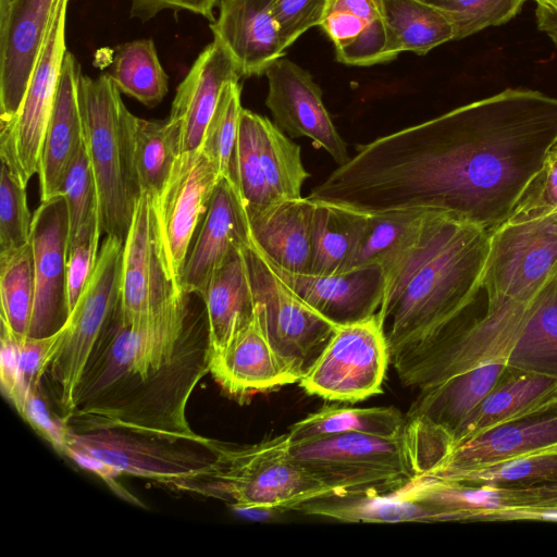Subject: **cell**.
Instances as JSON below:
<instances>
[{
  "label": "cell",
  "instance_id": "cell-44",
  "mask_svg": "<svg viewBox=\"0 0 557 557\" xmlns=\"http://www.w3.org/2000/svg\"><path fill=\"white\" fill-rule=\"evenodd\" d=\"M26 186L1 161L0 175V252L17 249L30 240L32 221Z\"/></svg>",
  "mask_w": 557,
  "mask_h": 557
},
{
  "label": "cell",
  "instance_id": "cell-21",
  "mask_svg": "<svg viewBox=\"0 0 557 557\" xmlns=\"http://www.w3.org/2000/svg\"><path fill=\"white\" fill-rule=\"evenodd\" d=\"M273 0H220L209 27L235 61L240 77L259 76L285 47L272 10Z\"/></svg>",
  "mask_w": 557,
  "mask_h": 557
},
{
  "label": "cell",
  "instance_id": "cell-41",
  "mask_svg": "<svg viewBox=\"0 0 557 557\" xmlns=\"http://www.w3.org/2000/svg\"><path fill=\"white\" fill-rule=\"evenodd\" d=\"M240 94L239 82L224 85L200 147L218 165L221 174L228 177L243 109Z\"/></svg>",
  "mask_w": 557,
  "mask_h": 557
},
{
  "label": "cell",
  "instance_id": "cell-12",
  "mask_svg": "<svg viewBox=\"0 0 557 557\" xmlns=\"http://www.w3.org/2000/svg\"><path fill=\"white\" fill-rule=\"evenodd\" d=\"M557 268V210L508 218L490 232L482 289L487 304L521 297Z\"/></svg>",
  "mask_w": 557,
  "mask_h": 557
},
{
  "label": "cell",
  "instance_id": "cell-8",
  "mask_svg": "<svg viewBox=\"0 0 557 557\" xmlns=\"http://www.w3.org/2000/svg\"><path fill=\"white\" fill-rule=\"evenodd\" d=\"M295 461L341 496L401 490L416 476L404 434L345 433L290 443Z\"/></svg>",
  "mask_w": 557,
  "mask_h": 557
},
{
  "label": "cell",
  "instance_id": "cell-13",
  "mask_svg": "<svg viewBox=\"0 0 557 557\" xmlns=\"http://www.w3.org/2000/svg\"><path fill=\"white\" fill-rule=\"evenodd\" d=\"M69 0H59L16 117L0 126V158L27 185L38 172L41 146L66 53Z\"/></svg>",
  "mask_w": 557,
  "mask_h": 557
},
{
  "label": "cell",
  "instance_id": "cell-46",
  "mask_svg": "<svg viewBox=\"0 0 557 557\" xmlns=\"http://www.w3.org/2000/svg\"><path fill=\"white\" fill-rule=\"evenodd\" d=\"M61 194L67 202L71 240L86 220L98 210L96 183L85 143L66 171Z\"/></svg>",
  "mask_w": 557,
  "mask_h": 557
},
{
  "label": "cell",
  "instance_id": "cell-30",
  "mask_svg": "<svg viewBox=\"0 0 557 557\" xmlns=\"http://www.w3.org/2000/svg\"><path fill=\"white\" fill-rule=\"evenodd\" d=\"M158 252V231L152 197L141 193L124 242L121 296L122 319H140L151 312V284Z\"/></svg>",
  "mask_w": 557,
  "mask_h": 557
},
{
  "label": "cell",
  "instance_id": "cell-7",
  "mask_svg": "<svg viewBox=\"0 0 557 557\" xmlns=\"http://www.w3.org/2000/svg\"><path fill=\"white\" fill-rule=\"evenodd\" d=\"M64 455L113 487V479L124 473L185 492L215 461L210 438L170 440L124 429L70 430Z\"/></svg>",
  "mask_w": 557,
  "mask_h": 557
},
{
  "label": "cell",
  "instance_id": "cell-3",
  "mask_svg": "<svg viewBox=\"0 0 557 557\" xmlns=\"http://www.w3.org/2000/svg\"><path fill=\"white\" fill-rule=\"evenodd\" d=\"M490 231L429 210L414 239L382 267L377 311L391 360L460 318L482 290Z\"/></svg>",
  "mask_w": 557,
  "mask_h": 557
},
{
  "label": "cell",
  "instance_id": "cell-15",
  "mask_svg": "<svg viewBox=\"0 0 557 557\" xmlns=\"http://www.w3.org/2000/svg\"><path fill=\"white\" fill-rule=\"evenodd\" d=\"M221 176L218 165L200 148L182 152L162 191L152 197L164 256L177 278Z\"/></svg>",
  "mask_w": 557,
  "mask_h": 557
},
{
  "label": "cell",
  "instance_id": "cell-45",
  "mask_svg": "<svg viewBox=\"0 0 557 557\" xmlns=\"http://www.w3.org/2000/svg\"><path fill=\"white\" fill-rule=\"evenodd\" d=\"M100 235L98 210H96L70 240L66 262V294L70 313L95 269L99 255L97 251Z\"/></svg>",
  "mask_w": 557,
  "mask_h": 557
},
{
  "label": "cell",
  "instance_id": "cell-27",
  "mask_svg": "<svg viewBox=\"0 0 557 557\" xmlns=\"http://www.w3.org/2000/svg\"><path fill=\"white\" fill-rule=\"evenodd\" d=\"M556 445L554 411L488 429L453 448L434 469L421 475L470 470Z\"/></svg>",
  "mask_w": 557,
  "mask_h": 557
},
{
  "label": "cell",
  "instance_id": "cell-2",
  "mask_svg": "<svg viewBox=\"0 0 557 557\" xmlns=\"http://www.w3.org/2000/svg\"><path fill=\"white\" fill-rule=\"evenodd\" d=\"M191 295L178 286L132 321L116 308L76 389L65 422L71 431L124 429L170 440L205 438L186 414L194 389L210 373L206 311L194 310Z\"/></svg>",
  "mask_w": 557,
  "mask_h": 557
},
{
  "label": "cell",
  "instance_id": "cell-42",
  "mask_svg": "<svg viewBox=\"0 0 557 557\" xmlns=\"http://www.w3.org/2000/svg\"><path fill=\"white\" fill-rule=\"evenodd\" d=\"M443 13L455 28V40L463 39L515 17L528 0H419Z\"/></svg>",
  "mask_w": 557,
  "mask_h": 557
},
{
  "label": "cell",
  "instance_id": "cell-22",
  "mask_svg": "<svg viewBox=\"0 0 557 557\" xmlns=\"http://www.w3.org/2000/svg\"><path fill=\"white\" fill-rule=\"evenodd\" d=\"M274 269L300 298L337 326L377 313L383 299L385 280L380 265L332 275L296 274Z\"/></svg>",
  "mask_w": 557,
  "mask_h": 557
},
{
  "label": "cell",
  "instance_id": "cell-24",
  "mask_svg": "<svg viewBox=\"0 0 557 557\" xmlns=\"http://www.w3.org/2000/svg\"><path fill=\"white\" fill-rule=\"evenodd\" d=\"M320 27L333 41L336 60L347 65L385 63L403 52L380 0H329Z\"/></svg>",
  "mask_w": 557,
  "mask_h": 557
},
{
  "label": "cell",
  "instance_id": "cell-43",
  "mask_svg": "<svg viewBox=\"0 0 557 557\" xmlns=\"http://www.w3.org/2000/svg\"><path fill=\"white\" fill-rule=\"evenodd\" d=\"M63 326L55 333L44 337H26L15 339L14 380L8 399L18 413L30 393L38 392L41 380L58 351Z\"/></svg>",
  "mask_w": 557,
  "mask_h": 557
},
{
  "label": "cell",
  "instance_id": "cell-50",
  "mask_svg": "<svg viewBox=\"0 0 557 557\" xmlns=\"http://www.w3.org/2000/svg\"><path fill=\"white\" fill-rule=\"evenodd\" d=\"M20 414L59 453L64 454L70 430L61 419L51 417L38 392L28 395Z\"/></svg>",
  "mask_w": 557,
  "mask_h": 557
},
{
  "label": "cell",
  "instance_id": "cell-23",
  "mask_svg": "<svg viewBox=\"0 0 557 557\" xmlns=\"http://www.w3.org/2000/svg\"><path fill=\"white\" fill-rule=\"evenodd\" d=\"M240 78L235 61L218 40L201 50L176 88L169 116L181 125L182 152L201 147L222 88Z\"/></svg>",
  "mask_w": 557,
  "mask_h": 557
},
{
  "label": "cell",
  "instance_id": "cell-53",
  "mask_svg": "<svg viewBox=\"0 0 557 557\" xmlns=\"http://www.w3.org/2000/svg\"><path fill=\"white\" fill-rule=\"evenodd\" d=\"M533 1H537V0H533Z\"/></svg>",
  "mask_w": 557,
  "mask_h": 557
},
{
  "label": "cell",
  "instance_id": "cell-10",
  "mask_svg": "<svg viewBox=\"0 0 557 557\" xmlns=\"http://www.w3.org/2000/svg\"><path fill=\"white\" fill-rule=\"evenodd\" d=\"M243 252L261 325L274 350L300 380L326 347L337 325L287 285L252 238Z\"/></svg>",
  "mask_w": 557,
  "mask_h": 557
},
{
  "label": "cell",
  "instance_id": "cell-31",
  "mask_svg": "<svg viewBox=\"0 0 557 557\" xmlns=\"http://www.w3.org/2000/svg\"><path fill=\"white\" fill-rule=\"evenodd\" d=\"M312 201L314 208L310 274L332 275L348 272L366 231L368 213L332 202Z\"/></svg>",
  "mask_w": 557,
  "mask_h": 557
},
{
  "label": "cell",
  "instance_id": "cell-17",
  "mask_svg": "<svg viewBox=\"0 0 557 557\" xmlns=\"http://www.w3.org/2000/svg\"><path fill=\"white\" fill-rule=\"evenodd\" d=\"M269 90L265 106L274 124L290 138H309L338 165L349 161L347 145L337 132L322 100V90L311 74L282 57L265 71Z\"/></svg>",
  "mask_w": 557,
  "mask_h": 557
},
{
  "label": "cell",
  "instance_id": "cell-4",
  "mask_svg": "<svg viewBox=\"0 0 557 557\" xmlns=\"http://www.w3.org/2000/svg\"><path fill=\"white\" fill-rule=\"evenodd\" d=\"M487 362L557 379V268L521 297L487 304L476 318L465 312L392 364L403 385L419 391Z\"/></svg>",
  "mask_w": 557,
  "mask_h": 557
},
{
  "label": "cell",
  "instance_id": "cell-25",
  "mask_svg": "<svg viewBox=\"0 0 557 557\" xmlns=\"http://www.w3.org/2000/svg\"><path fill=\"white\" fill-rule=\"evenodd\" d=\"M82 74L75 55L66 51L52 112L39 159L40 201L61 195L64 176L84 143L77 84Z\"/></svg>",
  "mask_w": 557,
  "mask_h": 557
},
{
  "label": "cell",
  "instance_id": "cell-32",
  "mask_svg": "<svg viewBox=\"0 0 557 557\" xmlns=\"http://www.w3.org/2000/svg\"><path fill=\"white\" fill-rule=\"evenodd\" d=\"M298 511L349 523L442 522V515L394 493L346 495L308 503Z\"/></svg>",
  "mask_w": 557,
  "mask_h": 557
},
{
  "label": "cell",
  "instance_id": "cell-26",
  "mask_svg": "<svg viewBox=\"0 0 557 557\" xmlns=\"http://www.w3.org/2000/svg\"><path fill=\"white\" fill-rule=\"evenodd\" d=\"M313 208L312 200L300 197L247 212L252 240L277 269L310 274Z\"/></svg>",
  "mask_w": 557,
  "mask_h": 557
},
{
  "label": "cell",
  "instance_id": "cell-36",
  "mask_svg": "<svg viewBox=\"0 0 557 557\" xmlns=\"http://www.w3.org/2000/svg\"><path fill=\"white\" fill-rule=\"evenodd\" d=\"M108 75L121 94L148 108L160 104L169 92V76L151 38L119 46Z\"/></svg>",
  "mask_w": 557,
  "mask_h": 557
},
{
  "label": "cell",
  "instance_id": "cell-29",
  "mask_svg": "<svg viewBox=\"0 0 557 557\" xmlns=\"http://www.w3.org/2000/svg\"><path fill=\"white\" fill-rule=\"evenodd\" d=\"M208 323L210 358L224 350L256 315V302L243 248L213 271L200 295Z\"/></svg>",
  "mask_w": 557,
  "mask_h": 557
},
{
  "label": "cell",
  "instance_id": "cell-1",
  "mask_svg": "<svg viewBox=\"0 0 557 557\" xmlns=\"http://www.w3.org/2000/svg\"><path fill=\"white\" fill-rule=\"evenodd\" d=\"M557 144V98L507 88L356 146L308 198L373 213L426 209L492 231Z\"/></svg>",
  "mask_w": 557,
  "mask_h": 557
},
{
  "label": "cell",
  "instance_id": "cell-14",
  "mask_svg": "<svg viewBox=\"0 0 557 557\" xmlns=\"http://www.w3.org/2000/svg\"><path fill=\"white\" fill-rule=\"evenodd\" d=\"M440 511L446 521L533 518L557 509V481L507 485H468L419 476L404 492Z\"/></svg>",
  "mask_w": 557,
  "mask_h": 557
},
{
  "label": "cell",
  "instance_id": "cell-16",
  "mask_svg": "<svg viewBox=\"0 0 557 557\" xmlns=\"http://www.w3.org/2000/svg\"><path fill=\"white\" fill-rule=\"evenodd\" d=\"M29 242L35 299L28 336L44 337L59 331L70 314L66 294L70 218L63 194L40 201L33 216Z\"/></svg>",
  "mask_w": 557,
  "mask_h": 557
},
{
  "label": "cell",
  "instance_id": "cell-5",
  "mask_svg": "<svg viewBox=\"0 0 557 557\" xmlns=\"http://www.w3.org/2000/svg\"><path fill=\"white\" fill-rule=\"evenodd\" d=\"M215 461L186 492L214 497L242 511H298L317 499L341 496L299 466L287 433L255 444L210 438Z\"/></svg>",
  "mask_w": 557,
  "mask_h": 557
},
{
  "label": "cell",
  "instance_id": "cell-48",
  "mask_svg": "<svg viewBox=\"0 0 557 557\" xmlns=\"http://www.w3.org/2000/svg\"><path fill=\"white\" fill-rule=\"evenodd\" d=\"M554 210H557V160L548 157L508 218H523Z\"/></svg>",
  "mask_w": 557,
  "mask_h": 557
},
{
  "label": "cell",
  "instance_id": "cell-51",
  "mask_svg": "<svg viewBox=\"0 0 557 557\" xmlns=\"http://www.w3.org/2000/svg\"><path fill=\"white\" fill-rule=\"evenodd\" d=\"M535 2L537 28L557 46V0H537Z\"/></svg>",
  "mask_w": 557,
  "mask_h": 557
},
{
  "label": "cell",
  "instance_id": "cell-34",
  "mask_svg": "<svg viewBox=\"0 0 557 557\" xmlns=\"http://www.w3.org/2000/svg\"><path fill=\"white\" fill-rule=\"evenodd\" d=\"M405 425V413L393 406L329 405L292 424L287 434L290 443L345 433L396 437L404 434Z\"/></svg>",
  "mask_w": 557,
  "mask_h": 557
},
{
  "label": "cell",
  "instance_id": "cell-19",
  "mask_svg": "<svg viewBox=\"0 0 557 557\" xmlns=\"http://www.w3.org/2000/svg\"><path fill=\"white\" fill-rule=\"evenodd\" d=\"M251 239L248 213L242 196L228 176H221L202 225L178 275V286L200 296L213 271L235 249Z\"/></svg>",
  "mask_w": 557,
  "mask_h": 557
},
{
  "label": "cell",
  "instance_id": "cell-47",
  "mask_svg": "<svg viewBox=\"0 0 557 557\" xmlns=\"http://www.w3.org/2000/svg\"><path fill=\"white\" fill-rule=\"evenodd\" d=\"M329 0H273L272 10L285 48L320 26Z\"/></svg>",
  "mask_w": 557,
  "mask_h": 557
},
{
  "label": "cell",
  "instance_id": "cell-6",
  "mask_svg": "<svg viewBox=\"0 0 557 557\" xmlns=\"http://www.w3.org/2000/svg\"><path fill=\"white\" fill-rule=\"evenodd\" d=\"M84 143L97 191L100 234L125 242L141 191L134 163V114L108 73L81 74L77 84Z\"/></svg>",
  "mask_w": 557,
  "mask_h": 557
},
{
  "label": "cell",
  "instance_id": "cell-49",
  "mask_svg": "<svg viewBox=\"0 0 557 557\" xmlns=\"http://www.w3.org/2000/svg\"><path fill=\"white\" fill-rule=\"evenodd\" d=\"M129 16L146 23L162 11L188 12L213 22L220 0H128Z\"/></svg>",
  "mask_w": 557,
  "mask_h": 557
},
{
  "label": "cell",
  "instance_id": "cell-52",
  "mask_svg": "<svg viewBox=\"0 0 557 557\" xmlns=\"http://www.w3.org/2000/svg\"><path fill=\"white\" fill-rule=\"evenodd\" d=\"M549 158L554 159V160H557V144L554 146V148L552 149L550 153H549Z\"/></svg>",
  "mask_w": 557,
  "mask_h": 557
},
{
  "label": "cell",
  "instance_id": "cell-11",
  "mask_svg": "<svg viewBox=\"0 0 557 557\" xmlns=\"http://www.w3.org/2000/svg\"><path fill=\"white\" fill-rule=\"evenodd\" d=\"M391 363L388 344L379 313L338 325L299 386L311 396L358 403L382 393Z\"/></svg>",
  "mask_w": 557,
  "mask_h": 557
},
{
  "label": "cell",
  "instance_id": "cell-39",
  "mask_svg": "<svg viewBox=\"0 0 557 557\" xmlns=\"http://www.w3.org/2000/svg\"><path fill=\"white\" fill-rule=\"evenodd\" d=\"M429 210L407 209L368 213V223L350 269L383 267L417 236Z\"/></svg>",
  "mask_w": 557,
  "mask_h": 557
},
{
  "label": "cell",
  "instance_id": "cell-20",
  "mask_svg": "<svg viewBox=\"0 0 557 557\" xmlns=\"http://www.w3.org/2000/svg\"><path fill=\"white\" fill-rule=\"evenodd\" d=\"M210 374L222 389L244 404L258 394L298 383L271 345L257 314L231 341L210 358Z\"/></svg>",
  "mask_w": 557,
  "mask_h": 557
},
{
  "label": "cell",
  "instance_id": "cell-37",
  "mask_svg": "<svg viewBox=\"0 0 557 557\" xmlns=\"http://www.w3.org/2000/svg\"><path fill=\"white\" fill-rule=\"evenodd\" d=\"M386 24L401 51L425 54L455 40L451 22L436 9L419 0H380Z\"/></svg>",
  "mask_w": 557,
  "mask_h": 557
},
{
  "label": "cell",
  "instance_id": "cell-28",
  "mask_svg": "<svg viewBox=\"0 0 557 557\" xmlns=\"http://www.w3.org/2000/svg\"><path fill=\"white\" fill-rule=\"evenodd\" d=\"M554 411L557 379L507 372L455 432L450 450L488 429Z\"/></svg>",
  "mask_w": 557,
  "mask_h": 557
},
{
  "label": "cell",
  "instance_id": "cell-40",
  "mask_svg": "<svg viewBox=\"0 0 557 557\" xmlns=\"http://www.w3.org/2000/svg\"><path fill=\"white\" fill-rule=\"evenodd\" d=\"M425 476L468 485L557 481V445L470 470Z\"/></svg>",
  "mask_w": 557,
  "mask_h": 557
},
{
  "label": "cell",
  "instance_id": "cell-35",
  "mask_svg": "<svg viewBox=\"0 0 557 557\" xmlns=\"http://www.w3.org/2000/svg\"><path fill=\"white\" fill-rule=\"evenodd\" d=\"M134 163L141 193L157 197L182 153V129L169 117L150 121L134 116Z\"/></svg>",
  "mask_w": 557,
  "mask_h": 557
},
{
  "label": "cell",
  "instance_id": "cell-33",
  "mask_svg": "<svg viewBox=\"0 0 557 557\" xmlns=\"http://www.w3.org/2000/svg\"><path fill=\"white\" fill-rule=\"evenodd\" d=\"M256 176L273 202L301 197L309 177L300 147L268 117L257 115Z\"/></svg>",
  "mask_w": 557,
  "mask_h": 557
},
{
  "label": "cell",
  "instance_id": "cell-9",
  "mask_svg": "<svg viewBox=\"0 0 557 557\" xmlns=\"http://www.w3.org/2000/svg\"><path fill=\"white\" fill-rule=\"evenodd\" d=\"M123 250V240L106 237L91 276L63 325L58 351L45 374L59 418L64 423L72 413L75 393L94 347L120 304Z\"/></svg>",
  "mask_w": 557,
  "mask_h": 557
},
{
  "label": "cell",
  "instance_id": "cell-18",
  "mask_svg": "<svg viewBox=\"0 0 557 557\" xmlns=\"http://www.w3.org/2000/svg\"><path fill=\"white\" fill-rule=\"evenodd\" d=\"M59 0H0V126L18 114Z\"/></svg>",
  "mask_w": 557,
  "mask_h": 557
},
{
  "label": "cell",
  "instance_id": "cell-38",
  "mask_svg": "<svg viewBox=\"0 0 557 557\" xmlns=\"http://www.w3.org/2000/svg\"><path fill=\"white\" fill-rule=\"evenodd\" d=\"M34 299V255L29 242L0 252L1 324L17 339L28 337Z\"/></svg>",
  "mask_w": 557,
  "mask_h": 557
}]
</instances>
